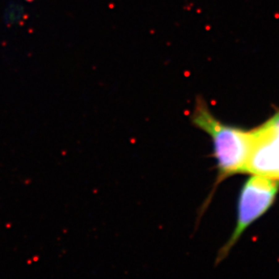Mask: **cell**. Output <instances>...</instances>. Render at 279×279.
I'll use <instances>...</instances> for the list:
<instances>
[{"instance_id":"3957f363","label":"cell","mask_w":279,"mask_h":279,"mask_svg":"<svg viewBox=\"0 0 279 279\" xmlns=\"http://www.w3.org/2000/svg\"><path fill=\"white\" fill-rule=\"evenodd\" d=\"M250 141L245 173L279 181V110L250 130Z\"/></svg>"},{"instance_id":"277c9868","label":"cell","mask_w":279,"mask_h":279,"mask_svg":"<svg viewBox=\"0 0 279 279\" xmlns=\"http://www.w3.org/2000/svg\"><path fill=\"white\" fill-rule=\"evenodd\" d=\"M24 15V7L18 0L7 2L3 13V20L6 25H14L20 23Z\"/></svg>"},{"instance_id":"7a4b0ae2","label":"cell","mask_w":279,"mask_h":279,"mask_svg":"<svg viewBox=\"0 0 279 279\" xmlns=\"http://www.w3.org/2000/svg\"><path fill=\"white\" fill-rule=\"evenodd\" d=\"M278 190L279 181L277 180L251 175L246 181L239 197L236 227L230 240L221 250L218 261L226 257L245 230L268 211Z\"/></svg>"},{"instance_id":"6da1fadb","label":"cell","mask_w":279,"mask_h":279,"mask_svg":"<svg viewBox=\"0 0 279 279\" xmlns=\"http://www.w3.org/2000/svg\"><path fill=\"white\" fill-rule=\"evenodd\" d=\"M195 127L212 139L219 180L246 172L250 150V130L226 125L216 118L202 99H198L192 114Z\"/></svg>"}]
</instances>
